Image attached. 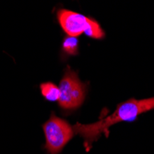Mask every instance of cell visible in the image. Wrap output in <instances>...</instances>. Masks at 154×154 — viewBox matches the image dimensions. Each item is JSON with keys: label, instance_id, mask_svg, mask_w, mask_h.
Wrapping results in <instances>:
<instances>
[{"label": "cell", "instance_id": "cell-1", "mask_svg": "<svg viewBox=\"0 0 154 154\" xmlns=\"http://www.w3.org/2000/svg\"><path fill=\"white\" fill-rule=\"evenodd\" d=\"M151 110H154V97L142 100L131 98L119 103L113 114L91 124L77 123L73 125V129L76 135H79L84 139V147L89 151L93 143L103 135L105 137L109 136L111 127L121 122H132L138 116Z\"/></svg>", "mask_w": 154, "mask_h": 154}, {"label": "cell", "instance_id": "cell-2", "mask_svg": "<svg viewBox=\"0 0 154 154\" xmlns=\"http://www.w3.org/2000/svg\"><path fill=\"white\" fill-rule=\"evenodd\" d=\"M57 20L67 36L78 37L81 34L102 40L105 32L96 20L68 9H59L57 13Z\"/></svg>", "mask_w": 154, "mask_h": 154}, {"label": "cell", "instance_id": "cell-4", "mask_svg": "<svg viewBox=\"0 0 154 154\" xmlns=\"http://www.w3.org/2000/svg\"><path fill=\"white\" fill-rule=\"evenodd\" d=\"M43 130L45 137L44 149L48 154H59L76 135L72 125L54 113L43 125Z\"/></svg>", "mask_w": 154, "mask_h": 154}, {"label": "cell", "instance_id": "cell-3", "mask_svg": "<svg viewBox=\"0 0 154 154\" xmlns=\"http://www.w3.org/2000/svg\"><path fill=\"white\" fill-rule=\"evenodd\" d=\"M88 87L80 81L78 73L67 66L59 84V107L65 112H72L85 101Z\"/></svg>", "mask_w": 154, "mask_h": 154}, {"label": "cell", "instance_id": "cell-5", "mask_svg": "<svg viewBox=\"0 0 154 154\" xmlns=\"http://www.w3.org/2000/svg\"><path fill=\"white\" fill-rule=\"evenodd\" d=\"M40 90L42 95H43V97L45 100L49 102H55L59 100V96H60L59 87H57L54 83L50 81L41 83Z\"/></svg>", "mask_w": 154, "mask_h": 154}, {"label": "cell", "instance_id": "cell-6", "mask_svg": "<svg viewBox=\"0 0 154 154\" xmlns=\"http://www.w3.org/2000/svg\"><path fill=\"white\" fill-rule=\"evenodd\" d=\"M79 41L77 37L67 36L62 44V52L66 55H77L79 53Z\"/></svg>", "mask_w": 154, "mask_h": 154}]
</instances>
